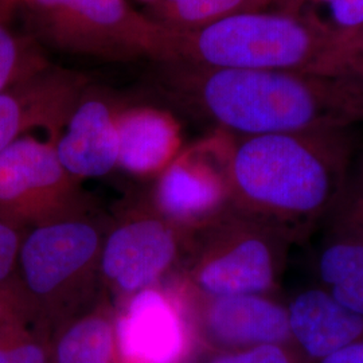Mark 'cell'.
I'll return each mask as SVG.
<instances>
[{
  "label": "cell",
  "instance_id": "6da1fadb",
  "mask_svg": "<svg viewBox=\"0 0 363 363\" xmlns=\"http://www.w3.org/2000/svg\"><path fill=\"white\" fill-rule=\"evenodd\" d=\"M357 128L229 133L232 206L283 229L298 244L328 217L357 152Z\"/></svg>",
  "mask_w": 363,
  "mask_h": 363
},
{
  "label": "cell",
  "instance_id": "7a4b0ae2",
  "mask_svg": "<svg viewBox=\"0 0 363 363\" xmlns=\"http://www.w3.org/2000/svg\"><path fill=\"white\" fill-rule=\"evenodd\" d=\"M184 89L220 130L257 136L363 125V77L191 67Z\"/></svg>",
  "mask_w": 363,
  "mask_h": 363
},
{
  "label": "cell",
  "instance_id": "3957f363",
  "mask_svg": "<svg viewBox=\"0 0 363 363\" xmlns=\"http://www.w3.org/2000/svg\"><path fill=\"white\" fill-rule=\"evenodd\" d=\"M181 61L191 67L288 70L361 76L350 45L288 10L235 13L182 34Z\"/></svg>",
  "mask_w": 363,
  "mask_h": 363
},
{
  "label": "cell",
  "instance_id": "277c9868",
  "mask_svg": "<svg viewBox=\"0 0 363 363\" xmlns=\"http://www.w3.org/2000/svg\"><path fill=\"white\" fill-rule=\"evenodd\" d=\"M58 50L109 61H181L182 34L128 0H15Z\"/></svg>",
  "mask_w": 363,
  "mask_h": 363
},
{
  "label": "cell",
  "instance_id": "5b68a950",
  "mask_svg": "<svg viewBox=\"0 0 363 363\" xmlns=\"http://www.w3.org/2000/svg\"><path fill=\"white\" fill-rule=\"evenodd\" d=\"M205 229L190 269L193 292L208 296L272 295L296 244L276 225L233 206Z\"/></svg>",
  "mask_w": 363,
  "mask_h": 363
},
{
  "label": "cell",
  "instance_id": "8992f818",
  "mask_svg": "<svg viewBox=\"0 0 363 363\" xmlns=\"http://www.w3.org/2000/svg\"><path fill=\"white\" fill-rule=\"evenodd\" d=\"M103 241L97 225L81 211L30 228L22 237L15 272L21 294L13 296L21 310L30 307L52 319L66 303L72 307L100 267Z\"/></svg>",
  "mask_w": 363,
  "mask_h": 363
},
{
  "label": "cell",
  "instance_id": "52a82bcc",
  "mask_svg": "<svg viewBox=\"0 0 363 363\" xmlns=\"http://www.w3.org/2000/svg\"><path fill=\"white\" fill-rule=\"evenodd\" d=\"M76 182L52 140L25 135L0 152V218L23 230L79 213Z\"/></svg>",
  "mask_w": 363,
  "mask_h": 363
},
{
  "label": "cell",
  "instance_id": "ba28073f",
  "mask_svg": "<svg viewBox=\"0 0 363 363\" xmlns=\"http://www.w3.org/2000/svg\"><path fill=\"white\" fill-rule=\"evenodd\" d=\"M230 135L220 130L175 157L162 172L156 203L169 220L206 228L232 208L226 159Z\"/></svg>",
  "mask_w": 363,
  "mask_h": 363
},
{
  "label": "cell",
  "instance_id": "9c48e42d",
  "mask_svg": "<svg viewBox=\"0 0 363 363\" xmlns=\"http://www.w3.org/2000/svg\"><path fill=\"white\" fill-rule=\"evenodd\" d=\"M115 328L116 363H191L198 345L189 310L152 286L130 296Z\"/></svg>",
  "mask_w": 363,
  "mask_h": 363
},
{
  "label": "cell",
  "instance_id": "30bf717a",
  "mask_svg": "<svg viewBox=\"0 0 363 363\" xmlns=\"http://www.w3.org/2000/svg\"><path fill=\"white\" fill-rule=\"evenodd\" d=\"M193 295L190 316L198 343L208 351L291 343L286 304L271 295Z\"/></svg>",
  "mask_w": 363,
  "mask_h": 363
},
{
  "label": "cell",
  "instance_id": "8fae6325",
  "mask_svg": "<svg viewBox=\"0 0 363 363\" xmlns=\"http://www.w3.org/2000/svg\"><path fill=\"white\" fill-rule=\"evenodd\" d=\"M178 255V235L166 220L135 217L104 238L100 271L115 289L132 296L154 286Z\"/></svg>",
  "mask_w": 363,
  "mask_h": 363
},
{
  "label": "cell",
  "instance_id": "7c38bea8",
  "mask_svg": "<svg viewBox=\"0 0 363 363\" xmlns=\"http://www.w3.org/2000/svg\"><path fill=\"white\" fill-rule=\"evenodd\" d=\"M291 343L310 363L363 340V315L340 304L320 286L298 292L286 304Z\"/></svg>",
  "mask_w": 363,
  "mask_h": 363
},
{
  "label": "cell",
  "instance_id": "4fadbf2b",
  "mask_svg": "<svg viewBox=\"0 0 363 363\" xmlns=\"http://www.w3.org/2000/svg\"><path fill=\"white\" fill-rule=\"evenodd\" d=\"M54 142L64 169L76 179L104 177L118 162L117 112L101 99L74 104Z\"/></svg>",
  "mask_w": 363,
  "mask_h": 363
},
{
  "label": "cell",
  "instance_id": "5bb4252c",
  "mask_svg": "<svg viewBox=\"0 0 363 363\" xmlns=\"http://www.w3.org/2000/svg\"><path fill=\"white\" fill-rule=\"evenodd\" d=\"M76 104V84L49 69L0 93V152L33 128L55 130Z\"/></svg>",
  "mask_w": 363,
  "mask_h": 363
},
{
  "label": "cell",
  "instance_id": "9a60e30c",
  "mask_svg": "<svg viewBox=\"0 0 363 363\" xmlns=\"http://www.w3.org/2000/svg\"><path fill=\"white\" fill-rule=\"evenodd\" d=\"M117 166L133 175L163 172L181 154V127L169 112L135 106L117 112Z\"/></svg>",
  "mask_w": 363,
  "mask_h": 363
},
{
  "label": "cell",
  "instance_id": "2e32d148",
  "mask_svg": "<svg viewBox=\"0 0 363 363\" xmlns=\"http://www.w3.org/2000/svg\"><path fill=\"white\" fill-rule=\"evenodd\" d=\"M316 273L319 286L333 298L363 315V240L325 230Z\"/></svg>",
  "mask_w": 363,
  "mask_h": 363
},
{
  "label": "cell",
  "instance_id": "e0dca14e",
  "mask_svg": "<svg viewBox=\"0 0 363 363\" xmlns=\"http://www.w3.org/2000/svg\"><path fill=\"white\" fill-rule=\"evenodd\" d=\"M50 363H116L113 318L93 311L64 325L50 342Z\"/></svg>",
  "mask_w": 363,
  "mask_h": 363
},
{
  "label": "cell",
  "instance_id": "ac0fdd59",
  "mask_svg": "<svg viewBox=\"0 0 363 363\" xmlns=\"http://www.w3.org/2000/svg\"><path fill=\"white\" fill-rule=\"evenodd\" d=\"M283 0H162L151 6V15L179 34H190L235 13L280 9Z\"/></svg>",
  "mask_w": 363,
  "mask_h": 363
},
{
  "label": "cell",
  "instance_id": "d6986e66",
  "mask_svg": "<svg viewBox=\"0 0 363 363\" xmlns=\"http://www.w3.org/2000/svg\"><path fill=\"white\" fill-rule=\"evenodd\" d=\"M9 15L0 6V93L49 69L37 45L10 26Z\"/></svg>",
  "mask_w": 363,
  "mask_h": 363
},
{
  "label": "cell",
  "instance_id": "ffe728a7",
  "mask_svg": "<svg viewBox=\"0 0 363 363\" xmlns=\"http://www.w3.org/2000/svg\"><path fill=\"white\" fill-rule=\"evenodd\" d=\"M280 10L310 19L349 45L363 28V0H283Z\"/></svg>",
  "mask_w": 363,
  "mask_h": 363
},
{
  "label": "cell",
  "instance_id": "44dd1931",
  "mask_svg": "<svg viewBox=\"0 0 363 363\" xmlns=\"http://www.w3.org/2000/svg\"><path fill=\"white\" fill-rule=\"evenodd\" d=\"M26 313L16 310L0 325V363H50V342L27 325Z\"/></svg>",
  "mask_w": 363,
  "mask_h": 363
},
{
  "label": "cell",
  "instance_id": "7402d4cb",
  "mask_svg": "<svg viewBox=\"0 0 363 363\" xmlns=\"http://www.w3.org/2000/svg\"><path fill=\"white\" fill-rule=\"evenodd\" d=\"M325 222L327 230L363 240V154L355 159L347 181Z\"/></svg>",
  "mask_w": 363,
  "mask_h": 363
},
{
  "label": "cell",
  "instance_id": "603a6c76",
  "mask_svg": "<svg viewBox=\"0 0 363 363\" xmlns=\"http://www.w3.org/2000/svg\"><path fill=\"white\" fill-rule=\"evenodd\" d=\"M203 363H310L292 343H269L240 350L208 351Z\"/></svg>",
  "mask_w": 363,
  "mask_h": 363
},
{
  "label": "cell",
  "instance_id": "cb8c5ba5",
  "mask_svg": "<svg viewBox=\"0 0 363 363\" xmlns=\"http://www.w3.org/2000/svg\"><path fill=\"white\" fill-rule=\"evenodd\" d=\"M23 230L0 218V288L7 289L16 272Z\"/></svg>",
  "mask_w": 363,
  "mask_h": 363
},
{
  "label": "cell",
  "instance_id": "d4e9b609",
  "mask_svg": "<svg viewBox=\"0 0 363 363\" xmlns=\"http://www.w3.org/2000/svg\"><path fill=\"white\" fill-rule=\"evenodd\" d=\"M318 363H363V340L349 345Z\"/></svg>",
  "mask_w": 363,
  "mask_h": 363
},
{
  "label": "cell",
  "instance_id": "484cf974",
  "mask_svg": "<svg viewBox=\"0 0 363 363\" xmlns=\"http://www.w3.org/2000/svg\"><path fill=\"white\" fill-rule=\"evenodd\" d=\"M19 308L9 289L0 288V325H3L13 312Z\"/></svg>",
  "mask_w": 363,
  "mask_h": 363
},
{
  "label": "cell",
  "instance_id": "4316f807",
  "mask_svg": "<svg viewBox=\"0 0 363 363\" xmlns=\"http://www.w3.org/2000/svg\"><path fill=\"white\" fill-rule=\"evenodd\" d=\"M350 46L354 60L358 66V70L363 76V28L362 31L351 40Z\"/></svg>",
  "mask_w": 363,
  "mask_h": 363
},
{
  "label": "cell",
  "instance_id": "83f0119b",
  "mask_svg": "<svg viewBox=\"0 0 363 363\" xmlns=\"http://www.w3.org/2000/svg\"><path fill=\"white\" fill-rule=\"evenodd\" d=\"M0 6L11 13L13 10H15V0H0Z\"/></svg>",
  "mask_w": 363,
  "mask_h": 363
},
{
  "label": "cell",
  "instance_id": "f1b7e54d",
  "mask_svg": "<svg viewBox=\"0 0 363 363\" xmlns=\"http://www.w3.org/2000/svg\"><path fill=\"white\" fill-rule=\"evenodd\" d=\"M139 1H142L144 4H148V6L151 7V6H154V4L159 3V1H162V0H139Z\"/></svg>",
  "mask_w": 363,
  "mask_h": 363
}]
</instances>
